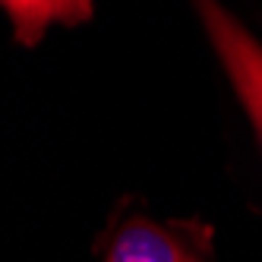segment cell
I'll list each match as a JSON object with an SVG mask.
<instances>
[{"mask_svg":"<svg viewBox=\"0 0 262 262\" xmlns=\"http://www.w3.org/2000/svg\"><path fill=\"white\" fill-rule=\"evenodd\" d=\"M193 4L212 38L218 60L228 70V79L262 142V41L253 32L243 29V23H237L218 0H193Z\"/></svg>","mask_w":262,"mask_h":262,"instance_id":"1","label":"cell"},{"mask_svg":"<svg viewBox=\"0 0 262 262\" xmlns=\"http://www.w3.org/2000/svg\"><path fill=\"white\" fill-rule=\"evenodd\" d=\"M104 262H205V259L186 234L136 218L117 228Z\"/></svg>","mask_w":262,"mask_h":262,"instance_id":"2","label":"cell"},{"mask_svg":"<svg viewBox=\"0 0 262 262\" xmlns=\"http://www.w3.org/2000/svg\"><path fill=\"white\" fill-rule=\"evenodd\" d=\"M16 41L35 48L51 26H82L92 19V0H0Z\"/></svg>","mask_w":262,"mask_h":262,"instance_id":"3","label":"cell"}]
</instances>
